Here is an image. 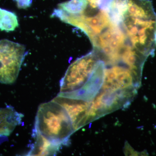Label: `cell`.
<instances>
[{
  "instance_id": "1",
  "label": "cell",
  "mask_w": 156,
  "mask_h": 156,
  "mask_svg": "<svg viewBox=\"0 0 156 156\" xmlns=\"http://www.w3.org/2000/svg\"><path fill=\"white\" fill-rule=\"evenodd\" d=\"M62 20L85 33L107 65L136 67L154 53L156 14L150 0H91Z\"/></svg>"
},
{
  "instance_id": "2",
  "label": "cell",
  "mask_w": 156,
  "mask_h": 156,
  "mask_svg": "<svg viewBox=\"0 0 156 156\" xmlns=\"http://www.w3.org/2000/svg\"><path fill=\"white\" fill-rule=\"evenodd\" d=\"M33 130L61 146L68 144L75 132L66 110L53 100L39 107Z\"/></svg>"
},
{
  "instance_id": "3",
  "label": "cell",
  "mask_w": 156,
  "mask_h": 156,
  "mask_svg": "<svg viewBox=\"0 0 156 156\" xmlns=\"http://www.w3.org/2000/svg\"><path fill=\"white\" fill-rule=\"evenodd\" d=\"M96 62L97 57L92 51L74 62L60 81L58 95H70L82 89L91 78Z\"/></svg>"
},
{
  "instance_id": "4",
  "label": "cell",
  "mask_w": 156,
  "mask_h": 156,
  "mask_svg": "<svg viewBox=\"0 0 156 156\" xmlns=\"http://www.w3.org/2000/svg\"><path fill=\"white\" fill-rule=\"evenodd\" d=\"M26 54L23 45L6 39L0 41V83L15 82Z\"/></svg>"
},
{
  "instance_id": "5",
  "label": "cell",
  "mask_w": 156,
  "mask_h": 156,
  "mask_svg": "<svg viewBox=\"0 0 156 156\" xmlns=\"http://www.w3.org/2000/svg\"><path fill=\"white\" fill-rule=\"evenodd\" d=\"M53 101L62 105L69 115L75 131L87 125L89 109L88 102L79 98L58 95Z\"/></svg>"
},
{
  "instance_id": "6",
  "label": "cell",
  "mask_w": 156,
  "mask_h": 156,
  "mask_svg": "<svg viewBox=\"0 0 156 156\" xmlns=\"http://www.w3.org/2000/svg\"><path fill=\"white\" fill-rule=\"evenodd\" d=\"M33 137L34 141L27 156H55L62 146L34 130Z\"/></svg>"
},
{
  "instance_id": "7",
  "label": "cell",
  "mask_w": 156,
  "mask_h": 156,
  "mask_svg": "<svg viewBox=\"0 0 156 156\" xmlns=\"http://www.w3.org/2000/svg\"><path fill=\"white\" fill-rule=\"evenodd\" d=\"M23 115L12 107L0 108V136H8L21 123Z\"/></svg>"
},
{
  "instance_id": "8",
  "label": "cell",
  "mask_w": 156,
  "mask_h": 156,
  "mask_svg": "<svg viewBox=\"0 0 156 156\" xmlns=\"http://www.w3.org/2000/svg\"><path fill=\"white\" fill-rule=\"evenodd\" d=\"M17 15L11 11L0 8V30L6 31H14L18 27Z\"/></svg>"
},
{
  "instance_id": "9",
  "label": "cell",
  "mask_w": 156,
  "mask_h": 156,
  "mask_svg": "<svg viewBox=\"0 0 156 156\" xmlns=\"http://www.w3.org/2000/svg\"><path fill=\"white\" fill-rule=\"evenodd\" d=\"M19 9H25L30 7L32 4V0H15Z\"/></svg>"
},
{
  "instance_id": "10",
  "label": "cell",
  "mask_w": 156,
  "mask_h": 156,
  "mask_svg": "<svg viewBox=\"0 0 156 156\" xmlns=\"http://www.w3.org/2000/svg\"><path fill=\"white\" fill-rule=\"evenodd\" d=\"M154 41L155 44V45L156 46V22L155 25V28L154 31Z\"/></svg>"
}]
</instances>
